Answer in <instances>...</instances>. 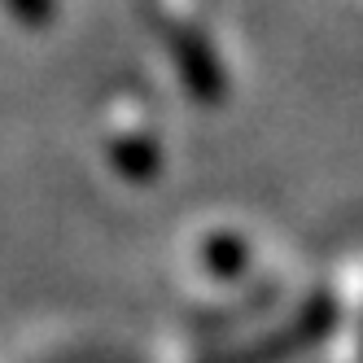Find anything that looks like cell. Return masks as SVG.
<instances>
[{"instance_id": "1", "label": "cell", "mask_w": 363, "mask_h": 363, "mask_svg": "<svg viewBox=\"0 0 363 363\" xmlns=\"http://www.w3.org/2000/svg\"><path fill=\"white\" fill-rule=\"evenodd\" d=\"M171 57L179 66V74H184V84L197 101H219L223 96V66L215 57V48L206 44L197 31H184V27H175L171 31Z\"/></svg>"}, {"instance_id": "2", "label": "cell", "mask_w": 363, "mask_h": 363, "mask_svg": "<svg viewBox=\"0 0 363 363\" xmlns=\"http://www.w3.org/2000/svg\"><path fill=\"white\" fill-rule=\"evenodd\" d=\"M9 5L27 22H48V18H53V0H9Z\"/></svg>"}]
</instances>
